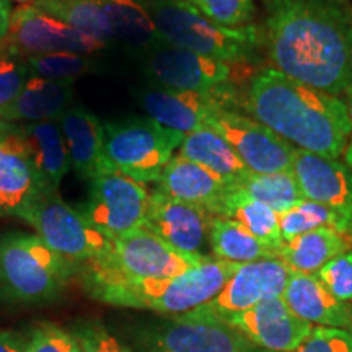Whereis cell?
Listing matches in <instances>:
<instances>
[{"instance_id":"obj_1","label":"cell","mask_w":352,"mask_h":352,"mask_svg":"<svg viewBox=\"0 0 352 352\" xmlns=\"http://www.w3.org/2000/svg\"><path fill=\"white\" fill-rule=\"evenodd\" d=\"M274 69L333 96L352 82V13L340 0H264Z\"/></svg>"},{"instance_id":"obj_2","label":"cell","mask_w":352,"mask_h":352,"mask_svg":"<svg viewBox=\"0 0 352 352\" xmlns=\"http://www.w3.org/2000/svg\"><path fill=\"white\" fill-rule=\"evenodd\" d=\"M248 108L254 120L297 148L336 160L344 155L352 126L340 96L266 67L250 83Z\"/></svg>"},{"instance_id":"obj_3","label":"cell","mask_w":352,"mask_h":352,"mask_svg":"<svg viewBox=\"0 0 352 352\" xmlns=\"http://www.w3.org/2000/svg\"><path fill=\"white\" fill-rule=\"evenodd\" d=\"M240 264L208 258L183 274L168 279L80 276L83 287L95 300L108 305L147 308L178 316L195 311L217 296Z\"/></svg>"},{"instance_id":"obj_4","label":"cell","mask_w":352,"mask_h":352,"mask_svg":"<svg viewBox=\"0 0 352 352\" xmlns=\"http://www.w3.org/2000/svg\"><path fill=\"white\" fill-rule=\"evenodd\" d=\"M77 270L38 235L8 232L0 239V298L8 303L54 300Z\"/></svg>"},{"instance_id":"obj_5","label":"cell","mask_w":352,"mask_h":352,"mask_svg":"<svg viewBox=\"0 0 352 352\" xmlns=\"http://www.w3.org/2000/svg\"><path fill=\"white\" fill-rule=\"evenodd\" d=\"M147 7L162 41L168 46L232 64L248 59L259 43L256 26H222L186 0H147Z\"/></svg>"},{"instance_id":"obj_6","label":"cell","mask_w":352,"mask_h":352,"mask_svg":"<svg viewBox=\"0 0 352 352\" xmlns=\"http://www.w3.org/2000/svg\"><path fill=\"white\" fill-rule=\"evenodd\" d=\"M208 258L179 252L142 226L114 239L107 253L80 264L77 272L124 279H168Z\"/></svg>"},{"instance_id":"obj_7","label":"cell","mask_w":352,"mask_h":352,"mask_svg":"<svg viewBox=\"0 0 352 352\" xmlns=\"http://www.w3.org/2000/svg\"><path fill=\"white\" fill-rule=\"evenodd\" d=\"M184 134L166 129L151 118H127L104 124V155L113 171L139 183L160 179Z\"/></svg>"},{"instance_id":"obj_8","label":"cell","mask_w":352,"mask_h":352,"mask_svg":"<svg viewBox=\"0 0 352 352\" xmlns=\"http://www.w3.org/2000/svg\"><path fill=\"white\" fill-rule=\"evenodd\" d=\"M34 228L44 243L74 266L90 261L111 248V239L103 235L59 196L57 189H44L20 215Z\"/></svg>"},{"instance_id":"obj_9","label":"cell","mask_w":352,"mask_h":352,"mask_svg":"<svg viewBox=\"0 0 352 352\" xmlns=\"http://www.w3.org/2000/svg\"><path fill=\"white\" fill-rule=\"evenodd\" d=\"M131 352H266L226 321L184 315L148 321L131 334Z\"/></svg>"},{"instance_id":"obj_10","label":"cell","mask_w":352,"mask_h":352,"mask_svg":"<svg viewBox=\"0 0 352 352\" xmlns=\"http://www.w3.org/2000/svg\"><path fill=\"white\" fill-rule=\"evenodd\" d=\"M151 195L142 183L109 171L90 182L88 196L78 210L108 239L142 227Z\"/></svg>"},{"instance_id":"obj_11","label":"cell","mask_w":352,"mask_h":352,"mask_svg":"<svg viewBox=\"0 0 352 352\" xmlns=\"http://www.w3.org/2000/svg\"><path fill=\"white\" fill-rule=\"evenodd\" d=\"M292 270L279 258L240 264L212 300L184 316L192 320L227 321L259 302L283 297Z\"/></svg>"},{"instance_id":"obj_12","label":"cell","mask_w":352,"mask_h":352,"mask_svg":"<svg viewBox=\"0 0 352 352\" xmlns=\"http://www.w3.org/2000/svg\"><path fill=\"white\" fill-rule=\"evenodd\" d=\"M206 127L226 139L254 173L292 171L296 147L256 120L230 109H220L209 118Z\"/></svg>"},{"instance_id":"obj_13","label":"cell","mask_w":352,"mask_h":352,"mask_svg":"<svg viewBox=\"0 0 352 352\" xmlns=\"http://www.w3.org/2000/svg\"><path fill=\"white\" fill-rule=\"evenodd\" d=\"M135 95L147 118L184 135L206 129L209 118L220 109H228L230 103L227 87L214 91H186L155 87L142 88Z\"/></svg>"},{"instance_id":"obj_14","label":"cell","mask_w":352,"mask_h":352,"mask_svg":"<svg viewBox=\"0 0 352 352\" xmlns=\"http://www.w3.org/2000/svg\"><path fill=\"white\" fill-rule=\"evenodd\" d=\"M145 74L171 90L214 91L227 87L233 77V67L222 60L162 44L145 54Z\"/></svg>"},{"instance_id":"obj_15","label":"cell","mask_w":352,"mask_h":352,"mask_svg":"<svg viewBox=\"0 0 352 352\" xmlns=\"http://www.w3.org/2000/svg\"><path fill=\"white\" fill-rule=\"evenodd\" d=\"M7 39L26 57L51 52H76L91 56L104 47L94 39L83 36L64 21L32 6L19 7L12 12Z\"/></svg>"},{"instance_id":"obj_16","label":"cell","mask_w":352,"mask_h":352,"mask_svg":"<svg viewBox=\"0 0 352 352\" xmlns=\"http://www.w3.org/2000/svg\"><path fill=\"white\" fill-rule=\"evenodd\" d=\"M212 217L206 209L173 199L157 189L148 199L144 227L179 252L208 258L206 248Z\"/></svg>"},{"instance_id":"obj_17","label":"cell","mask_w":352,"mask_h":352,"mask_svg":"<svg viewBox=\"0 0 352 352\" xmlns=\"http://www.w3.org/2000/svg\"><path fill=\"white\" fill-rule=\"evenodd\" d=\"M44 189L19 124L0 121V217H20Z\"/></svg>"},{"instance_id":"obj_18","label":"cell","mask_w":352,"mask_h":352,"mask_svg":"<svg viewBox=\"0 0 352 352\" xmlns=\"http://www.w3.org/2000/svg\"><path fill=\"white\" fill-rule=\"evenodd\" d=\"M226 323L239 329L253 344L270 352L296 351L314 329V324L298 318L290 310L283 297L259 302Z\"/></svg>"},{"instance_id":"obj_19","label":"cell","mask_w":352,"mask_h":352,"mask_svg":"<svg viewBox=\"0 0 352 352\" xmlns=\"http://www.w3.org/2000/svg\"><path fill=\"white\" fill-rule=\"evenodd\" d=\"M292 173L305 199L328 206L352 222V168L349 165L296 147Z\"/></svg>"},{"instance_id":"obj_20","label":"cell","mask_w":352,"mask_h":352,"mask_svg":"<svg viewBox=\"0 0 352 352\" xmlns=\"http://www.w3.org/2000/svg\"><path fill=\"white\" fill-rule=\"evenodd\" d=\"M57 122L67 145L70 168L82 179L91 182L98 175L113 171L104 155V124L94 113L74 103Z\"/></svg>"},{"instance_id":"obj_21","label":"cell","mask_w":352,"mask_h":352,"mask_svg":"<svg viewBox=\"0 0 352 352\" xmlns=\"http://www.w3.org/2000/svg\"><path fill=\"white\" fill-rule=\"evenodd\" d=\"M283 300L307 323L352 333V305L338 300L316 274L292 271Z\"/></svg>"},{"instance_id":"obj_22","label":"cell","mask_w":352,"mask_h":352,"mask_svg":"<svg viewBox=\"0 0 352 352\" xmlns=\"http://www.w3.org/2000/svg\"><path fill=\"white\" fill-rule=\"evenodd\" d=\"M228 186L204 166L183 155L171 157L158 179V191L208 210L214 215Z\"/></svg>"},{"instance_id":"obj_23","label":"cell","mask_w":352,"mask_h":352,"mask_svg":"<svg viewBox=\"0 0 352 352\" xmlns=\"http://www.w3.org/2000/svg\"><path fill=\"white\" fill-rule=\"evenodd\" d=\"M74 82L30 77L21 94L0 109V121L38 122L59 120L72 107Z\"/></svg>"},{"instance_id":"obj_24","label":"cell","mask_w":352,"mask_h":352,"mask_svg":"<svg viewBox=\"0 0 352 352\" xmlns=\"http://www.w3.org/2000/svg\"><path fill=\"white\" fill-rule=\"evenodd\" d=\"M25 148L46 189H59L70 170L67 145L57 120L16 122Z\"/></svg>"},{"instance_id":"obj_25","label":"cell","mask_w":352,"mask_h":352,"mask_svg":"<svg viewBox=\"0 0 352 352\" xmlns=\"http://www.w3.org/2000/svg\"><path fill=\"white\" fill-rule=\"evenodd\" d=\"M179 155L204 166L227 186H239L252 173L230 144L208 127L184 135L179 145Z\"/></svg>"},{"instance_id":"obj_26","label":"cell","mask_w":352,"mask_h":352,"mask_svg":"<svg viewBox=\"0 0 352 352\" xmlns=\"http://www.w3.org/2000/svg\"><path fill=\"white\" fill-rule=\"evenodd\" d=\"M347 252H352V236L333 228H316L284 241L277 258L292 271L316 274L324 264Z\"/></svg>"},{"instance_id":"obj_27","label":"cell","mask_w":352,"mask_h":352,"mask_svg":"<svg viewBox=\"0 0 352 352\" xmlns=\"http://www.w3.org/2000/svg\"><path fill=\"white\" fill-rule=\"evenodd\" d=\"M214 215L240 222L252 235L274 250L277 254L283 248L284 240L280 235L279 215L270 206L246 195L239 186H228L222 201L215 208Z\"/></svg>"},{"instance_id":"obj_28","label":"cell","mask_w":352,"mask_h":352,"mask_svg":"<svg viewBox=\"0 0 352 352\" xmlns=\"http://www.w3.org/2000/svg\"><path fill=\"white\" fill-rule=\"evenodd\" d=\"M111 23L114 41L145 52L165 44L148 12L147 0H96Z\"/></svg>"},{"instance_id":"obj_29","label":"cell","mask_w":352,"mask_h":352,"mask_svg":"<svg viewBox=\"0 0 352 352\" xmlns=\"http://www.w3.org/2000/svg\"><path fill=\"white\" fill-rule=\"evenodd\" d=\"M209 245L214 256L222 261L245 264L277 258V253L259 241L236 220L214 215L209 228Z\"/></svg>"},{"instance_id":"obj_30","label":"cell","mask_w":352,"mask_h":352,"mask_svg":"<svg viewBox=\"0 0 352 352\" xmlns=\"http://www.w3.org/2000/svg\"><path fill=\"white\" fill-rule=\"evenodd\" d=\"M30 6L64 21L101 46L114 41L111 23L96 0H33Z\"/></svg>"},{"instance_id":"obj_31","label":"cell","mask_w":352,"mask_h":352,"mask_svg":"<svg viewBox=\"0 0 352 352\" xmlns=\"http://www.w3.org/2000/svg\"><path fill=\"white\" fill-rule=\"evenodd\" d=\"M279 227L284 241L316 230V228H333V230L352 236V222L346 215L328 208V206L308 199H303L287 212L280 214Z\"/></svg>"},{"instance_id":"obj_32","label":"cell","mask_w":352,"mask_h":352,"mask_svg":"<svg viewBox=\"0 0 352 352\" xmlns=\"http://www.w3.org/2000/svg\"><path fill=\"white\" fill-rule=\"evenodd\" d=\"M239 188L256 201L270 206L277 215L287 212L289 209L305 199L292 171H280V173L252 171L246 176L245 182L239 184Z\"/></svg>"},{"instance_id":"obj_33","label":"cell","mask_w":352,"mask_h":352,"mask_svg":"<svg viewBox=\"0 0 352 352\" xmlns=\"http://www.w3.org/2000/svg\"><path fill=\"white\" fill-rule=\"evenodd\" d=\"M26 63L30 76L46 80H69L95 72L96 63L91 56L76 52H51V54L28 56Z\"/></svg>"},{"instance_id":"obj_34","label":"cell","mask_w":352,"mask_h":352,"mask_svg":"<svg viewBox=\"0 0 352 352\" xmlns=\"http://www.w3.org/2000/svg\"><path fill=\"white\" fill-rule=\"evenodd\" d=\"M30 77L26 56L3 38L0 41V109L8 107L21 94Z\"/></svg>"},{"instance_id":"obj_35","label":"cell","mask_w":352,"mask_h":352,"mask_svg":"<svg viewBox=\"0 0 352 352\" xmlns=\"http://www.w3.org/2000/svg\"><path fill=\"white\" fill-rule=\"evenodd\" d=\"M67 331L76 352H131L98 320H77Z\"/></svg>"},{"instance_id":"obj_36","label":"cell","mask_w":352,"mask_h":352,"mask_svg":"<svg viewBox=\"0 0 352 352\" xmlns=\"http://www.w3.org/2000/svg\"><path fill=\"white\" fill-rule=\"evenodd\" d=\"M206 19L228 28H241L252 23L254 0H186Z\"/></svg>"},{"instance_id":"obj_37","label":"cell","mask_w":352,"mask_h":352,"mask_svg":"<svg viewBox=\"0 0 352 352\" xmlns=\"http://www.w3.org/2000/svg\"><path fill=\"white\" fill-rule=\"evenodd\" d=\"M316 277L338 300L352 303V252L342 253L324 264Z\"/></svg>"},{"instance_id":"obj_38","label":"cell","mask_w":352,"mask_h":352,"mask_svg":"<svg viewBox=\"0 0 352 352\" xmlns=\"http://www.w3.org/2000/svg\"><path fill=\"white\" fill-rule=\"evenodd\" d=\"M26 352H76L65 328L54 323H38L25 336Z\"/></svg>"},{"instance_id":"obj_39","label":"cell","mask_w":352,"mask_h":352,"mask_svg":"<svg viewBox=\"0 0 352 352\" xmlns=\"http://www.w3.org/2000/svg\"><path fill=\"white\" fill-rule=\"evenodd\" d=\"M292 352H352V333L346 329L316 327Z\"/></svg>"},{"instance_id":"obj_40","label":"cell","mask_w":352,"mask_h":352,"mask_svg":"<svg viewBox=\"0 0 352 352\" xmlns=\"http://www.w3.org/2000/svg\"><path fill=\"white\" fill-rule=\"evenodd\" d=\"M0 352H26L25 336L12 331H0Z\"/></svg>"},{"instance_id":"obj_41","label":"cell","mask_w":352,"mask_h":352,"mask_svg":"<svg viewBox=\"0 0 352 352\" xmlns=\"http://www.w3.org/2000/svg\"><path fill=\"white\" fill-rule=\"evenodd\" d=\"M12 7L8 0H0V41L7 38L8 28H10V19H12Z\"/></svg>"},{"instance_id":"obj_42","label":"cell","mask_w":352,"mask_h":352,"mask_svg":"<svg viewBox=\"0 0 352 352\" xmlns=\"http://www.w3.org/2000/svg\"><path fill=\"white\" fill-rule=\"evenodd\" d=\"M346 95H347L346 107H347V113H349V120H351V126H352V82H351L349 88H347ZM344 162H346V165H349L352 168V129H351V138H349V140H347L346 151H344Z\"/></svg>"},{"instance_id":"obj_43","label":"cell","mask_w":352,"mask_h":352,"mask_svg":"<svg viewBox=\"0 0 352 352\" xmlns=\"http://www.w3.org/2000/svg\"><path fill=\"white\" fill-rule=\"evenodd\" d=\"M15 2H30V0H15Z\"/></svg>"}]
</instances>
